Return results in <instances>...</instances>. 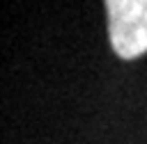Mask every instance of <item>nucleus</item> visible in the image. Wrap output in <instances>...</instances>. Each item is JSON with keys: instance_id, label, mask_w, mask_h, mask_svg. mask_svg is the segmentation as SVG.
Listing matches in <instances>:
<instances>
[{"instance_id": "obj_1", "label": "nucleus", "mask_w": 147, "mask_h": 144, "mask_svg": "<svg viewBox=\"0 0 147 144\" xmlns=\"http://www.w3.org/2000/svg\"><path fill=\"white\" fill-rule=\"evenodd\" d=\"M113 50L133 59L147 53V0H106Z\"/></svg>"}]
</instances>
